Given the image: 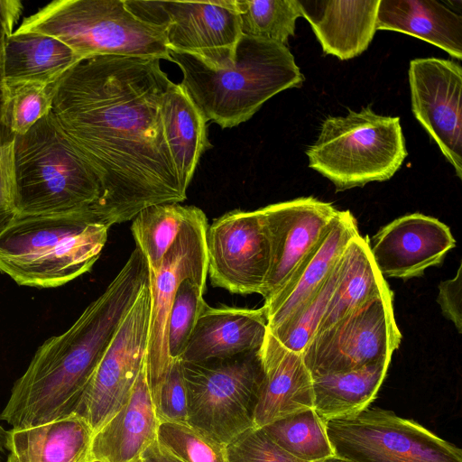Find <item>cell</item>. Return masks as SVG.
Returning a JSON list of instances; mask_svg holds the SVG:
<instances>
[{
  "label": "cell",
  "mask_w": 462,
  "mask_h": 462,
  "mask_svg": "<svg viewBox=\"0 0 462 462\" xmlns=\"http://www.w3.org/2000/svg\"><path fill=\"white\" fill-rule=\"evenodd\" d=\"M23 9L22 3L16 0H0V74L5 43L14 32V26L18 21Z\"/></svg>",
  "instance_id": "obj_40"
},
{
  "label": "cell",
  "mask_w": 462,
  "mask_h": 462,
  "mask_svg": "<svg viewBox=\"0 0 462 462\" xmlns=\"http://www.w3.org/2000/svg\"><path fill=\"white\" fill-rule=\"evenodd\" d=\"M283 450L304 462L333 455L325 422L314 409L303 410L262 428Z\"/></svg>",
  "instance_id": "obj_30"
},
{
  "label": "cell",
  "mask_w": 462,
  "mask_h": 462,
  "mask_svg": "<svg viewBox=\"0 0 462 462\" xmlns=\"http://www.w3.org/2000/svg\"><path fill=\"white\" fill-rule=\"evenodd\" d=\"M150 311L148 282L121 322L73 411L94 433L125 403L146 363Z\"/></svg>",
  "instance_id": "obj_13"
},
{
  "label": "cell",
  "mask_w": 462,
  "mask_h": 462,
  "mask_svg": "<svg viewBox=\"0 0 462 462\" xmlns=\"http://www.w3.org/2000/svg\"><path fill=\"white\" fill-rule=\"evenodd\" d=\"M140 458L144 462H182L167 452L156 440L143 451Z\"/></svg>",
  "instance_id": "obj_41"
},
{
  "label": "cell",
  "mask_w": 462,
  "mask_h": 462,
  "mask_svg": "<svg viewBox=\"0 0 462 462\" xmlns=\"http://www.w3.org/2000/svg\"><path fill=\"white\" fill-rule=\"evenodd\" d=\"M142 21L160 26L169 51L194 56L208 67H230L242 37L236 0H125Z\"/></svg>",
  "instance_id": "obj_10"
},
{
  "label": "cell",
  "mask_w": 462,
  "mask_h": 462,
  "mask_svg": "<svg viewBox=\"0 0 462 462\" xmlns=\"http://www.w3.org/2000/svg\"><path fill=\"white\" fill-rule=\"evenodd\" d=\"M358 234L352 213L338 210L328 230L282 288L262 307L269 330L278 327L316 292L335 268L348 243Z\"/></svg>",
  "instance_id": "obj_19"
},
{
  "label": "cell",
  "mask_w": 462,
  "mask_h": 462,
  "mask_svg": "<svg viewBox=\"0 0 462 462\" xmlns=\"http://www.w3.org/2000/svg\"><path fill=\"white\" fill-rule=\"evenodd\" d=\"M401 339L391 292L317 331L301 355L311 376L343 373L377 362H391Z\"/></svg>",
  "instance_id": "obj_11"
},
{
  "label": "cell",
  "mask_w": 462,
  "mask_h": 462,
  "mask_svg": "<svg viewBox=\"0 0 462 462\" xmlns=\"http://www.w3.org/2000/svg\"><path fill=\"white\" fill-rule=\"evenodd\" d=\"M13 145L15 217L93 211L100 180L51 112Z\"/></svg>",
  "instance_id": "obj_5"
},
{
  "label": "cell",
  "mask_w": 462,
  "mask_h": 462,
  "mask_svg": "<svg viewBox=\"0 0 462 462\" xmlns=\"http://www.w3.org/2000/svg\"><path fill=\"white\" fill-rule=\"evenodd\" d=\"M242 34L286 45L301 16L298 0H236Z\"/></svg>",
  "instance_id": "obj_32"
},
{
  "label": "cell",
  "mask_w": 462,
  "mask_h": 462,
  "mask_svg": "<svg viewBox=\"0 0 462 462\" xmlns=\"http://www.w3.org/2000/svg\"><path fill=\"white\" fill-rule=\"evenodd\" d=\"M81 59L67 44L52 36L14 32L5 43L0 82L53 83Z\"/></svg>",
  "instance_id": "obj_26"
},
{
  "label": "cell",
  "mask_w": 462,
  "mask_h": 462,
  "mask_svg": "<svg viewBox=\"0 0 462 462\" xmlns=\"http://www.w3.org/2000/svg\"><path fill=\"white\" fill-rule=\"evenodd\" d=\"M372 258L383 277L407 280L440 264L456 246L450 229L420 213L402 216L380 228L369 240Z\"/></svg>",
  "instance_id": "obj_17"
},
{
  "label": "cell",
  "mask_w": 462,
  "mask_h": 462,
  "mask_svg": "<svg viewBox=\"0 0 462 462\" xmlns=\"http://www.w3.org/2000/svg\"><path fill=\"white\" fill-rule=\"evenodd\" d=\"M260 356L263 378L254 411V428L314 409L312 376L301 354L286 348L267 331Z\"/></svg>",
  "instance_id": "obj_18"
},
{
  "label": "cell",
  "mask_w": 462,
  "mask_h": 462,
  "mask_svg": "<svg viewBox=\"0 0 462 462\" xmlns=\"http://www.w3.org/2000/svg\"><path fill=\"white\" fill-rule=\"evenodd\" d=\"M208 226L205 213L192 206L160 269L157 272L149 271L151 311L146 370L152 401L172 362L167 348V323L178 287L186 279L206 285Z\"/></svg>",
  "instance_id": "obj_12"
},
{
  "label": "cell",
  "mask_w": 462,
  "mask_h": 462,
  "mask_svg": "<svg viewBox=\"0 0 462 462\" xmlns=\"http://www.w3.org/2000/svg\"><path fill=\"white\" fill-rule=\"evenodd\" d=\"M226 462H304L280 448L262 428H251L226 446Z\"/></svg>",
  "instance_id": "obj_36"
},
{
  "label": "cell",
  "mask_w": 462,
  "mask_h": 462,
  "mask_svg": "<svg viewBox=\"0 0 462 462\" xmlns=\"http://www.w3.org/2000/svg\"><path fill=\"white\" fill-rule=\"evenodd\" d=\"M13 148V143L0 148V232L13 221L16 215Z\"/></svg>",
  "instance_id": "obj_38"
},
{
  "label": "cell",
  "mask_w": 462,
  "mask_h": 462,
  "mask_svg": "<svg viewBox=\"0 0 462 462\" xmlns=\"http://www.w3.org/2000/svg\"><path fill=\"white\" fill-rule=\"evenodd\" d=\"M306 154L310 168L337 191L391 179L407 156L398 116L375 114L370 106L344 116H328Z\"/></svg>",
  "instance_id": "obj_7"
},
{
  "label": "cell",
  "mask_w": 462,
  "mask_h": 462,
  "mask_svg": "<svg viewBox=\"0 0 462 462\" xmlns=\"http://www.w3.org/2000/svg\"><path fill=\"white\" fill-rule=\"evenodd\" d=\"M461 273L462 264L460 263L457 274L452 279L443 281L439 284L437 297V302L441 309L442 314L455 325L458 333L462 331Z\"/></svg>",
  "instance_id": "obj_39"
},
{
  "label": "cell",
  "mask_w": 462,
  "mask_h": 462,
  "mask_svg": "<svg viewBox=\"0 0 462 462\" xmlns=\"http://www.w3.org/2000/svg\"><path fill=\"white\" fill-rule=\"evenodd\" d=\"M391 292L372 258L368 239L358 234L340 257L336 286L317 331L328 328L367 301Z\"/></svg>",
  "instance_id": "obj_27"
},
{
  "label": "cell",
  "mask_w": 462,
  "mask_h": 462,
  "mask_svg": "<svg viewBox=\"0 0 462 462\" xmlns=\"http://www.w3.org/2000/svg\"><path fill=\"white\" fill-rule=\"evenodd\" d=\"M5 433L6 430H5L2 426H0V456L5 448Z\"/></svg>",
  "instance_id": "obj_44"
},
{
  "label": "cell",
  "mask_w": 462,
  "mask_h": 462,
  "mask_svg": "<svg viewBox=\"0 0 462 462\" xmlns=\"http://www.w3.org/2000/svg\"><path fill=\"white\" fill-rule=\"evenodd\" d=\"M192 206L179 203L152 205L134 218L131 231L144 255L150 272H157L167 252L177 238Z\"/></svg>",
  "instance_id": "obj_29"
},
{
  "label": "cell",
  "mask_w": 462,
  "mask_h": 462,
  "mask_svg": "<svg viewBox=\"0 0 462 462\" xmlns=\"http://www.w3.org/2000/svg\"><path fill=\"white\" fill-rule=\"evenodd\" d=\"M14 136L3 126L0 119V148L13 143Z\"/></svg>",
  "instance_id": "obj_42"
},
{
  "label": "cell",
  "mask_w": 462,
  "mask_h": 462,
  "mask_svg": "<svg viewBox=\"0 0 462 462\" xmlns=\"http://www.w3.org/2000/svg\"><path fill=\"white\" fill-rule=\"evenodd\" d=\"M315 462H351V461L333 454L326 458H323V459H320V460H318Z\"/></svg>",
  "instance_id": "obj_43"
},
{
  "label": "cell",
  "mask_w": 462,
  "mask_h": 462,
  "mask_svg": "<svg viewBox=\"0 0 462 462\" xmlns=\"http://www.w3.org/2000/svg\"><path fill=\"white\" fill-rule=\"evenodd\" d=\"M376 30L421 39L462 59V16L436 0H380Z\"/></svg>",
  "instance_id": "obj_24"
},
{
  "label": "cell",
  "mask_w": 462,
  "mask_h": 462,
  "mask_svg": "<svg viewBox=\"0 0 462 462\" xmlns=\"http://www.w3.org/2000/svg\"><path fill=\"white\" fill-rule=\"evenodd\" d=\"M325 54L345 60L363 53L376 30L380 0H298Z\"/></svg>",
  "instance_id": "obj_22"
},
{
  "label": "cell",
  "mask_w": 462,
  "mask_h": 462,
  "mask_svg": "<svg viewBox=\"0 0 462 462\" xmlns=\"http://www.w3.org/2000/svg\"><path fill=\"white\" fill-rule=\"evenodd\" d=\"M160 423L143 365L125 403L94 433L90 462H134L156 440Z\"/></svg>",
  "instance_id": "obj_21"
},
{
  "label": "cell",
  "mask_w": 462,
  "mask_h": 462,
  "mask_svg": "<svg viewBox=\"0 0 462 462\" xmlns=\"http://www.w3.org/2000/svg\"><path fill=\"white\" fill-rule=\"evenodd\" d=\"M180 83L206 121L232 128L249 120L272 97L304 82L286 45L242 35L233 64L215 69L198 58L169 51Z\"/></svg>",
  "instance_id": "obj_3"
},
{
  "label": "cell",
  "mask_w": 462,
  "mask_h": 462,
  "mask_svg": "<svg viewBox=\"0 0 462 462\" xmlns=\"http://www.w3.org/2000/svg\"><path fill=\"white\" fill-rule=\"evenodd\" d=\"M208 274L215 287L262 294L270 268V244L259 209H235L208 225Z\"/></svg>",
  "instance_id": "obj_14"
},
{
  "label": "cell",
  "mask_w": 462,
  "mask_h": 462,
  "mask_svg": "<svg viewBox=\"0 0 462 462\" xmlns=\"http://www.w3.org/2000/svg\"><path fill=\"white\" fill-rule=\"evenodd\" d=\"M333 453L351 462H462V451L417 422L365 408L325 422Z\"/></svg>",
  "instance_id": "obj_9"
},
{
  "label": "cell",
  "mask_w": 462,
  "mask_h": 462,
  "mask_svg": "<svg viewBox=\"0 0 462 462\" xmlns=\"http://www.w3.org/2000/svg\"><path fill=\"white\" fill-rule=\"evenodd\" d=\"M57 82H0V119L10 134H24L51 112Z\"/></svg>",
  "instance_id": "obj_31"
},
{
  "label": "cell",
  "mask_w": 462,
  "mask_h": 462,
  "mask_svg": "<svg viewBox=\"0 0 462 462\" xmlns=\"http://www.w3.org/2000/svg\"><path fill=\"white\" fill-rule=\"evenodd\" d=\"M206 285L186 279L179 285L167 323V348L171 360L184 353L198 319L207 304L203 298Z\"/></svg>",
  "instance_id": "obj_34"
},
{
  "label": "cell",
  "mask_w": 462,
  "mask_h": 462,
  "mask_svg": "<svg viewBox=\"0 0 462 462\" xmlns=\"http://www.w3.org/2000/svg\"><path fill=\"white\" fill-rule=\"evenodd\" d=\"M134 462H144L143 460H142L141 458H139L138 460L134 461Z\"/></svg>",
  "instance_id": "obj_45"
},
{
  "label": "cell",
  "mask_w": 462,
  "mask_h": 462,
  "mask_svg": "<svg viewBox=\"0 0 462 462\" xmlns=\"http://www.w3.org/2000/svg\"><path fill=\"white\" fill-rule=\"evenodd\" d=\"M411 109L462 179V68L450 60L418 58L409 67Z\"/></svg>",
  "instance_id": "obj_15"
},
{
  "label": "cell",
  "mask_w": 462,
  "mask_h": 462,
  "mask_svg": "<svg viewBox=\"0 0 462 462\" xmlns=\"http://www.w3.org/2000/svg\"><path fill=\"white\" fill-rule=\"evenodd\" d=\"M270 244V268L262 291L264 302L285 284L328 230L337 209L312 197L259 208Z\"/></svg>",
  "instance_id": "obj_16"
},
{
  "label": "cell",
  "mask_w": 462,
  "mask_h": 462,
  "mask_svg": "<svg viewBox=\"0 0 462 462\" xmlns=\"http://www.w3.org/2000/svg\"><path fill=\"white\" fill-rule=\"evenodd\" d=\"M108 229L91 211L15 217L0 232V272L19 285L61 286L92 268Z\"/></svg>",
  "instance_id": "obj_4"
},
{
  "label": "cell",
  "mask_w": 462,
  "mask_h": 462,
  "mask_svg": "<svg viewBox=\"0 0 462 462\" xmlns=\"http://www.w3.org/2000/svg\"><path fill=\"white\" fill-rule=\"evenodd\" d=\"M94 432L76 413L5 433L6 462H90Z\"/></svg>",
  "instance_id": "obj_23"
},
{
  "label": "cell",
  "mask_w": 462,
  "mask_h": 462,
  "mask_svg": "<svg viewBox=\"0 0 462 462\" xmlns=\"http://www.w3.org/2000/svg\"><path fill=\"white\" fill-rule=\"evenodd\" d=\"M14 32L52 36L82 59L114 55L171 61L162 29L136 17L125 0H55L24 18Z\"/></svg>",
  "instance_id": "obj_6"
},
{
  "label": "cell",
  "mask_w": 462,
  "mask_h": 462,
  "mask_svg": "<svg viewBox=\"0 0 462 462\" xmlns=\"http://www.w3.org/2000/svg\"><path fill=\"white\" fill-rule=\"evenodd\" d=\"M390 363L382 361L347 372L312 376L317 414L326 422L367 408L375 399Z\"/></svg>",
  "instance_id": "obj_28"
},
{
  "label": "cell",
  "mask_w": 462,
  "mask_h": 462,
  "mask_svg": "<svg viewBox=\"0 0 462 462\" xmlns=\"http://www.w3.org/2000/svg\"><path fill=\"white\" fill-rule=\"evenodd\" d=\"M340 258L316 292L278 327L268 331L286 348L302 354L317 332L336 286Z\"/></svg>",
  "instance_id": "obj_33"
},
{
  "label": "cell",
  "mask_w": 462,
  "mask_h": 462,
  "mask_svg": "<svg viewBox=\"0 0 462 462\" xmlns=\"http://www.w3.org/2000/svg\"><path fill=\"white\" fill-rule=\"evenodd\" d=\"M268 331L263 308L204 306L180 358L198 363L258 351Z\"/></svg>",
  "instance_id": "obj_20"
},
{
  "label": "cell",
  "mask_w": 462,
  "mask_h": 462,
  "mask_svg": "<svg viewBox=\"0 0 462 462\" xmlns=\"http://www.w3.org/2000/svg\"><path fill=\"white\" fill-rule=\"evenodd\" d=\"M165 138L184 189L189 188L201 155L212 147L207 121L183 87L169 85L162 100Z\"/></svg>",
  "instance_id": "obj_25"
},
{
  "label": "cell",
  "mask_w": 462,
  "mask_h": 462,
  "mask_svg": "<svg viewBox=\"0 0 462 462\" xmlns=\"http://www.w3.org/2000/svg\"><path fill=\"white\" fill-rule=\"evenodd\" d=\"M182 363L187 423L191 428L226 447L254 427V411L263 378L260 350Z\"/></svg>",
  "instance_id": "obj_8"
},
{
  "label": "cell",
  "mask_w": 462,
  "mask_h": 462,
  "mask_svg": "<svg viewBox=\"0 0 462 462\" xmlns=\"http://www.w3.org/2000/svg\"><path fill=\"white\" fill-rule=\"evenodd\" d=\"M156 441L182 462H226V447L205 437L188 423L160 421Z\"/></svg>",
  "instance_id": "obj_35"
},
{
  "label": "cell",
  "mask_w": 462,
  "mask_h": 462,
  "mask_svg": "<svg viewBox=\"0 0 462 462\" xmlns=\"http://www.w3.org/2000/svg\"><path fill=\"white\" fill-rule=\"evenodd\" d=\"M147 261L138 247L104 292L62 334L36 350L14 383L0 420L13 429L51 422L73 413L98 363L143 286Z\"/></svg>",
  "instance_id": "obj_2"
},
{
  "label": "cell",
  "mask_w": 462,
  "mask_h": 462,
  "mask_svg": "<svg viewBox=\"0 0 462 462\" xmlns=\"http://www.w3.org/2000/svg\"><path fill=\"white\" fill-rule=\"evenodd\" d=\"M153 403L160 421L187 423V393L180 359L172 360Z\"/></svg>",
  "instance_id": "obj_37"
},
{
  "label": "cell",
  "mask_w": 462,
  "mask_h": 462,
  "mask_svg": "<svg viewBox=\"0 0 462 462\" xmlns=\"http://www.w3.org/2000/svg\"><path fill=\"white\" fill-rule=\"evenodd\" d=\"M171 83L160 60L114 55L83 58L57 82L51 112L97 175L92 212L108 227L187 199L162 125Z\"/></svg>",
  "instance_id": "obj_1"
}]
</instances>
